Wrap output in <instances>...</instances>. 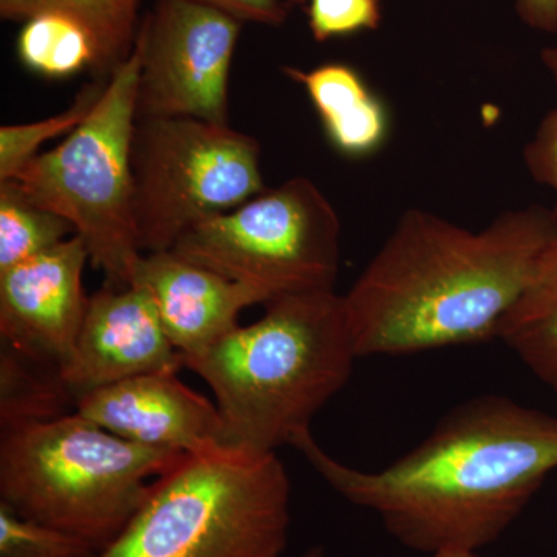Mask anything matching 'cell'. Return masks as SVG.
I'll list each match as a JSON object with an SVG mask.
<instances>
[{
    "mask_svg": "<svg viewBox=\"0 0 557 557\" xmlns=\"http://www.w3.org/2000/svg\"><path fill=\"white\" fill-rule=\"evenodd\" d=\"M185 454L116 437L76 412L2 431L0 505L101 549Z\"/></svg>",
    "mask_w": 557,
    "mask_h": 557,
    "instance_id": "cell-4",
    "label": "cell"
},
{
    "mask_svg": "<svg viewBox=\"0 0 557 557\" xmlns=\"http://www.w3.org/2000/svg\"><path fill=\"white\" fill-rule=\"evenodd\" d=\"M350 504L424 555L494 544L557 469V417L504 395L450 409L423 442L379 471L347 467L310 428L289 443Z\"/></svg>",
    "mask_w": 557,
    "mask_h": 557,
    "instance_id": "cell-1",
    "label": "cell"
},
{
    "mask_svg": "<svg viewBox=\"0 0 557 557\" xmlns=\"http://www.w3.org/2000/svg\"><path fill=\"white\" fill-rule=\"evenodd\" d=\"M242 24L197 0H156L134 47L137 119L230 124V72Z\"/></svg>",
    "mask_w": 557,
    "mask_h": 557,
    "instance_id": "cell-9",
    "label": "cell"
},
{
    "mask_svg": "<svg viewBox=\"0 0 557 557\" xmlns=\"http://www.w3.org/2000/svg\"><path fill=\"white\" fill-rule=\"evenodd\" d=\"M182 368V354L168 338L148 289L106 285L90 296L75 355L62 376L79 398L119 381Z\"/></svg>",
    "mask_w": 557,
    "mask_h": 557,
    "instance_id": "cell-12",
    "label": "cell"
},
{
    "mask_svg": "<svg viewBox=\"0 0 557 557\" xmlns=\"http://www.w3.org/2000/svg\"><path fill=\"white\" fill-rule=\"evenodd\" d=\"M516 11L533 30L557 32V0H516Z\"/></svg>",
    "mask_w": 557,
    "mask_h": 557,
    "instance_id": "cell-25",
    "label": "cell"
},
{
    "mask_svg": "<svg viewBox=\"0 0 557 557\" xmlns=\"http://www.w3.org/2000/svg\"><path fill=\"white\" fill-rule=\"evenodd\" d=\"M556 226L552 209L537 205L480 231L420 208L403 212L343 296L358 358L497 338Z\"/></svg>",
    "mask_w": 557,
    "mask_h": 557,
    "instance_id": "cell-2",
    "label": "cell"
},
{
    "mask_svg": "<svg viewBox=\"0 0 557 557\" xmlns=\"http://www.w3.org/2000/svg\"><path fill=\"white\" fill-rule=\"evenodd\" d=\"M292 483L277 454L185 456L95 557H282Z\"/></svg>",
    "mask_w": 557,
    "mask_h": 557,
    "instance_id": "cell-5",
    "label": "cell"
},
{
    "mask_svg": "<svg viewBox=\"0 0 557 557\" xmlns=\"http://www.w3.org/2000/svg\"><path fill=\"white\" fill-rule=\"evenodd\" d=\"M137 51L110 75L89 116L58 148L28 161L13 182L38 207L72 223L108 285L129 287L143 252L134 215L132 139Z\"/></svg>",
    "mask_w": 557,
    "mask_h": 557,
    "instance_id": "cell-6",
    "label": "cell"
},
{
    "mask_svg": "<svg viewBox=\"0 0 557 557\" xmlns=\"http://www.w3.org/2000/svg\"><path fill=\"white\" fill-rule=\"evenodd\" d=\"M311 35L318 42L362 30H376L383 21L381 0H302Z\"/></svg>",
    "mask_w": 557,
    "mask_h": 557,
    "instance_id": "cell-22",
    "label": "cell"
},
{
    "mask_svg": "<svg viewBox=\"0 0 557 557\" xmlns=\"http://www.w3.org/2000/svg\"><path fill=\"white\" fill-rule=\"evenodd\" d=\"M306 89L330 141L348 157L375 152L387 137V113L361 75L347 64L329 62L311 70L285 67Z\"/></svg>",
    "mask_w": 557,
    "mask_h": 557,
    "instance_id": "cell-14",
    "label": "cell"
},
{
    "mask_svg": "<svg viewBox=\"0 0 557 557\" xmlns=\"http://www.w3.org/2000/svg\"><path fill=\"white\" fill-rule=\"evenodd\" d=\"M497 338L557 395V226Z\"/></svg>",
    "mask_w": 557,
    "mask_h": 557,
    "instance_id": "cell-15",
    "label": "cell"
},
{
    "mask_svg": "<svg viewBox=\"0 0 557 557\" xmlns=\"http://www.w3.org/2000/svg\"><path fill=\"white\" fill-rule=\"evenodd\" d=\"M76 395L60 369L21 354L2 343L0 348V426L2 431L42 423L76 409Z\"/></svg>",
    "mask_w": 557,
    "mask_h": 557,
    "instance_id": "cell-17",
    "label": "cell"
},
{
    "mask_svg": "<svg viewBox=\"0 0 557 557\" xmlns=\"http://www.w3.org/2000/svg\"><path fill=\"white\" fill-rule=\"evenodd\" d=\"M75 234L72 223L33 203L13 180L0 182V273Z\"/></svg>",
    "mask_w": 557,
    "mask_h": 557,
    "instance_id": "cell-19",
    "label": "cell"
},
{
    "mask_svg": "<svg viewBox=\"0 0 557 557\" xmlns=\"http://www.w3.org/2000/svg\"><path fill=\"white\" fill-rule=\"evenodd\" d=\"M17 57L39 75L65 78L84 69L94 70L97 50L78 22L60 13H42L25 21L17 38Z\"/></svg>",
    "mask_w": 557,
    "mask_h": 557,
    "instance_id": "cell-18",
    "label": "cell"
},
{
    "mask_svg": "<svg viewBox=\"0 0 557 557\" xmlns=\"http://www.w3.org/2000/svg\"><path fill=\"white\" fill-rule=\"evenodd\" d=\"M357 359L343 296L317 289L270 300L255 324L183 364L214 394L223 448L265 456L310 428Z\"/></svg>",
    "mask_w": 557,
    "mask_h": 557,
    "instance_id": "cell-3",
    "label": "cell"
},
{
    "mask_svg": "<svg viewBox=\"0 0 557 557\" xmlns=\"http://www.w3.org/2000/svg\"><path fill=\"white\" fill-rule=\"evenodd\" d=\"M298 557H327L325 555V548L321 547V545H314V547H310L302 553V555Z\"/></svg>",
    "mask_w": 557,
    "mask_h": 557,
    "instance_id": "cell-26",
    "label": "cell"
},
{
    "mask_svg": "<svg viewBox=\"0 0 557 557\" xmlns=\"http://www.w3.org/2000/svg\"><path fill=\"white\" fill-rule=\"evenodd\" d=\"M106 83L87 84L70 108L49 119L0 127V182L11 180L39 156L40 146L61 135L72 134L89 116L100 100Z\"/></svg>",
    "mask_w": 557,
    "mask_h": 557,
    "instance_id": "cell-20",
    "label": "cell"
},
{
    "mask_svg": "<svg viewBox=\"0 0 557 557\" xmlns=\"http://www.w3.org/2000/svg\"><path fill=\"white\" fill-rule=\"evenodd\" d=\"M132 284L148 289L183 361L199 357L239 327V314L269 298L259 289L197 265L177 252L143 255Z\"/></svg>",
    "mask_w": 557,
    "mask_h": 557,
    "instance_id": "cell-13",
    "label": "cell"
},
{
    "mask_svg": "<svg viewBox=\"0 0 557 557\" xmlns=\"http://www.w3.org/2000/svg\"><path fill=\"white\" fill-rule=\"evenodd\" d=\"M541 60L552 76L557 95V47L542 50ZM523 161L531 177L555 194L552 211L557 219V102L539 124L534 137L528 141L523 149Z\"/></svg>",
    "mask_w": 557,
    "mask_h": 557,
    "instance_id": "cell-23",
    "label": "cell"
},
{
    "mask_svg": "<svg viewBox=\"0 0 557 557\" xmlns=\"http://www.w3.org/2000/svg\"><path fill=\"white\" fill-rule=\"evenodd\" d=\"M89 542L33 522L0 505V557H95Z\"/></svg>",
    "mask_w": 557,
    "mask_h": 557,
    "instance_id": "cell-21",
    "label": "cell"
},
{
    "mask_svg": "<svg viewBox=\"0 0 557 557\" xmlns=\"http://www.w3.org/2000/svg\"><path fill=\"white\" fill-rule=\"evenodd\" d=\"M205 5L225 11L240 22L278 27L288 17L287 3L281 0H197Z\"/></svg>",
    "mask_w": 557,
    "mask_h": 557,
    "instance_id": "cell-24",
    "label": "cell"
},
{
    "mask_svg": "<svg viewBox=\"0 0 557 557\" xmlns=\"http://www.w3.org/2000/svg\"><path fill=\"white\" fill-rule=\"evenodd\" d=\"M172 251L259 289L270 302L292 293L335 289L341 222L311 180L295 177L201 222Z\"/></svg>",
    "mask_w": 557,
    "mask_h": 557,
    "instance_id": "cell-8",
    "label": "cell"
},
{
    "mask_svg": "<svg viewBox=\"0 0 557 557\" xmlns=\"http://www.w3.org/2000/svg\"><path fill=\"white\" fill-rule=\"evenodd\" d=\"M75 412L116 437L185 456L223 448L218 406L185 386L177 372L134 376L81 395Z\"/></svg>",
    "mask_w": 557,
    "mask_h": 557,
    "instance_id": "cell-11",
    "label": "cell"
},
{
    "mask_svg": "<svg viewBox=\"0 0 557 557\" xmlns=\"http://www.w3.org/2000/svg\"><path fill=\"white\" fill-rule=\"evenodd\" d=\"M134 215L143 255L170 251L201 222L267 189L258 139L196 119H137Z\"/></svg>",
    "mask_w": 557,
    "mask_h": 557,
    "instance_id": "cell-7",
    "label": "cell"
},
{
    "mask_svg": "<svg viewBox=\"0 0 557 557\" xmlns=\"http://www.w3.org/2000/svg\"><path fill=\"white\" fill-rule=\"evenodd\" d=\"M87 260L86 242L75 234L0 273L2 343L64 373L89 307L83 285Z\"/></svg>",
    "mask_w": 557,
    "mask_h": 557,
    "instance_id": "cell-10",
    "label": "cell"
},
{
    "mask_svg": "<svg viewBox=\"0 0 557 557\" xmlns=\"http://www.w3.org/2000/svg\"><path fill=\"white\" fill-rule=\"evenodd\" d=\"M139 0H0V16L28 21L36 14L60 13L89 33L97 50L91 72L109 79L134 51Z\"/></svg>",
    "mask_w": 557,
    "mask_h": 557,
    "instance_id": "cell-16",
    "label": "cell"
},
{
    "mask_svg": "<svg viewBox=\"0 0 557 557\" xmlns=\"http://www.w3.org/2000/svg\"><path fill=\"white\" fill-rule=\"evenodd\" d=\"M431 557H479V553H463V552H443Z\"/></svg>",
    "mask_w": 557,
    "mask_h": 557,
    "instance_id": "cell-27",
    "label": "cell"
}]
</instances>
